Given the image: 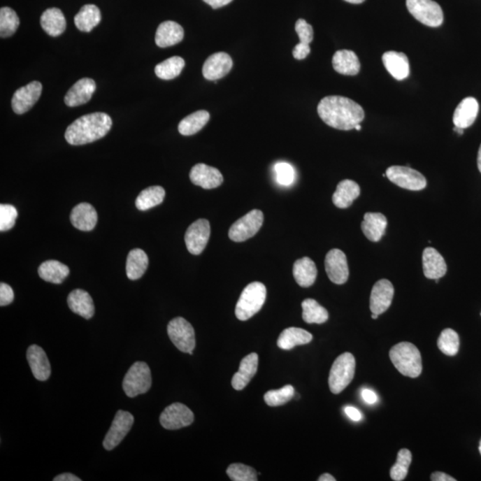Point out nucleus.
Segmentation results:
<instances>
[{"instance_id":"44","label":"nucleus","mask_w":481,"mask_h":481,"mask_svg":"<svg viewBox=\"0 0 481 481\" xmlns=\"http://www.w3.org/2000/svg\"><path fill=\"white\" fill-rule=\"evenodd\" d=\"M294 396V388L292 385H286L282 389L269 391L264 395V401L269 406H279L286 404Z\"/></svg>"},{"instance_id":"1","label":"nucleus","mask_w":481,"mask_h":481,"mask_svg":"<svg viewBox=\"0 0 481 481\" xmlns=\"http://www.w3.org/2000/svg\"><path fill=\"white\" fill-rule=\"evenodd\" d=\"M317 113L326 124L340 131H351L365 119L359 103L340 96L324 97L318 103Z\"/></svg>"},{"instance_id":"56","label":"nucleus","mask_w":481,"mask_h":481,"mask_svg":"<svg viewBox=\"0 0 481 481\" xmlns=\"http://www.w3.org/2000/svg\"><path fill=\"white\" fill-rule=\"evenodd\" d=\"M318 480H320V481H336V479L333 475H331V474H329V473H324V474H323V475H321L320 478H318Z\"/></svg>"},{"instance_id":"24","label":"nucleus","mask_w":481,"mask_h":481,"mask_svg":"<svg viewBox=\"0 0 481 481\" xmlns=\"http://www.w3.org/2000/svg\"><path fill=\"white\" fill-rule=\"evenodd\" d=\"M382 63L386 70L396 80H405L410 73L408 58L401 52H386L382 55Z\"/></svg>"},{"instance_id":"37","label":"nucleus","mask_w":481,"mask_h":481,"mask_svg":"<svg viewBox=\"0 0 481 481\" xmlns=\"http://www.w3.org/2000/svg\"><path fill=\"white\" fill-rule=\"evenodd\" d=\"M210 113L207 110H201L192 113L181 120L178 125V131L183 136H192L199 132L209 122Z\"/></svg>"},{"instance_id":"48","label":"nucleus","mask_w":481,"mask_h":481,"mask_svg":"<svg viewBox=\"0 0 481 481\" xmlns=\"http://www.w3.org/2000/svg\"><path fill=\"white\" fill-rule=\"evenodd\" d=\"M295 31L297 32L299 38H300V42L310 44L311 42L313 41V28H312V26L308 24L304 19H299V20L296 22Z\"/></svg>"},{"instance_id":"4","label":"nucleus","mask_w":481,"mask_h":481,"mask_svg":"<svg viewBox=\"0 0 481 481\" xmlns=\"http://www.w3.org/2000/svg\"><path fill=\"white\" fill-rule=\"evenodd\" d=\"M266 298V288L262 282H253L246 286L236 307V316L247 321L261 310Z\"/></svg>"},{"instance_id":"34","label":"nucleus","mask_w":481,"mask_h":481,"mask_svg":"<svg viewBox=\"0 0 481 481\" xmlns=\"http://www.w3.org/2000/svg\"><path fill=\"white\" fill-rule=\"evenodd\" d=\"M38 275L45 282L60 285L70 274V269L66 265L57 261H47L38 269Z\"/></svg>"},{"instance_id":"12","label":"nucleus","mask_w":481,"mask_h":481,"mask_svg":"<svg viewBox=\"0 0 481 481\" xmlns=\"http://www.w3.org/2000/svg\"><path fill=\"white\" fill-rule=\"evenodd\" d=\"M194 420V412L181 403H174L167 406L160 416L161 426L171 431L189 426Z\"/></svg>"},{"instance_id":"38","label":"nucleus","mask_w":481,"mask_h":481,"mask_svg":"<svg viewBox=\"0 0 481 481\" xmlns=\"http://www.w3.org/2000/svg\"><path fill=\"white\" fill-rule=\"evenodd\" d=\"M165 197V190L160 186H155L143 190L136 200V206L139 210L145 211L161 204Z\"/></svg>"},{"instance_id":"59","label":"nucleus","mask_w":481,"mask_h":481,"mask_svg":"<svg viewBox=\"0 0 481 481\" xmlns=\"http://www.w3.org/2000/svg\"><path fill=\"white\" fill-rule=\"evenodd\" d=\"M454 131L457 132L458 134H459V135H463V134H464V129L457 128V127H456V126H454Z\"/></svg>"},{"instance_id":"55","label":"nucleus","mask_w":481,"mask_h":481,"mask_svg":"<svg viewBox=\"0 0 481 481\" xmlns=\"http://www.w3.org/2000/svg\"><path fill=\"white\" fill-rule=\"evenodd\" d=\"M54 481H81V479L73 474L66 473L54 478Z\"/></svg>"},{"instance_id":"53","label":"nucleus","mask_w":481,"mask_h":481,"mask_svg":"<svg viewBox=\"0 0 481 481\" xmlns=\"http://www.w3.org/2000/svg\"><path fill=\"white\" fill-rule=\"evenodd\" d=\"M431 480L432 481H457L454 478L447 475V474L437 471L431 474Z\"/></svg>"},{"instance_id":"49","label":"nucleus","mask_w":481,"mask_h":481,"mask_svg":"<svg viewBox=\"0 0 481 481\" xmlns=\"http://www.w3.org/2000/svg\"><path fill=\"white\" fill-rule=\"evenodd\" d=\"M15 294L11 286L1 282L0 284V306L5 307L14 301Z\"/></svg>"},{"instance_id":"9","label":"nucleus","mask_w":481,"mask_h":481,"mask_svg":"<svg viewBox=\"0 0 481 481\" xmlns=\"http://www.w3.org/2000/svg\"><path fill=\"white\" fill-rule=\"evenodd\" d=\"M264 215L261 210H253L231 226L229 236L234 242L242 243L254 236L261 229Z\"/></svg>"},{"instance_id":"50","label":"nucleus","mask_w":481,"mask_h":481,"mask_svg":"<svg viewBox=\"0 0 481 481\" xmlns=\"http://www.w3.org/2000/svg\"><path fill=\"white\" fill-rule=\"evenodd\" d=\"M310 44L300 42V43L295 45L294 50L292 51V55H294L295 59L303 60L310 55Z\"/></svg>"},{"instance_id":"15","label":"nucleus","mask_w":481,"mask_h":481,"mask_svg":"<svg viewBox=\"0 0 481 481\" xmlns=\"http://www.w3.org/2000/svg\"><path fill=\"white\" fill-rule=\"evenodd\" d=\"M42 85L38 81H32L28 85L15 91L12 99V108L17 115L27 113L40 99Z\"/></svg>"},{"instance_id":"20","label":"nucleus","mask_w":481,"mask_h":481,"mask_svg":"<svg viewBox=\"0 0 481 481\" xmlns=\"http://www.w3.org/2000/svg\"><path fill=\"white\" fill-rule=\"evenodd\" d=\"M27 360L31 372L38 381H47L51 375V366L47 354L42 347L31 345L28 347Z\"/></svg>"},{"instance_id":"46","label":"nucleus","mask_w":481,"mask_h":481,"mask_svg":"<svg viewBox=\"0 0 481 481\" xmlns=\"http://www.w3.org/2000/svg\"><path fill=\"white\" fill-rule=\"evenodd\" d=\"M276 183L282 187H290L295 182L294 168L287 162H278L274 167Z\"/></svg>"},{"instance_id":"28","label":"nucleus","mask_w":481,"mask_h":481,"mask_svg":"<svg viewBox=\"0 0 481 481\" xmlns=\"http://www.w3.org/2000/svg\"><path fill=\"white\" fill-rule=\"evenodd\" d=\"M387 225H388V221L383 214L367 213L364 216L361 229L367 239L376 243L385 236Z\"/></svg>"},{"instance_id":"29","label":"nucleus","mask_w":481,"mask_h":481,"mask_svg":"<svg viewBox=\"0 0 481 481\" xmlns=\"http://www.w3.org/2000/svg\"><path fill=\"white\" fill-rule=\"evenodd\" d=\"M333 69L343 76H357L360 71V62L357 55L351 50H339L333 57Z\"/></svg>"},{"instance_id":"35","label":"nucleus","mask_w":481,"mask_h":481,"mask_svg":"<svg viewBox=\"0 0 481 481\" xmlns=\"http://www.w3.org/2000/svg\"><path fill=\"white\" fill-rule=\"evenodd\" d=\"M148 257L141 249H134L129 252L127 258L126 273L131 280H138L144 275L148 268Z\"/></svg>"},{"instance_id":"10","label":"nucleus","mask_w":481,"mask_h":481,"mask_svg":"<svg viewBox=\"0 0 481 481\" xmlns=\"http://www.w3.org/2000/svg\"><path fill=\"white\" fill-rule=\"evenodd\" d=\"M386 177L396 186L411 191H420L427 186V180L420 172L404 166L387 168Z\"/></svg>"},{"instance_id":"33","label":"nucleus","mask_w":481,"mask_h":481,"mask_svg":"<svg viewBox=\"0 0 481 481\" xmlns=\"http://www.w3.org/2000/svg\"><path fill=\"white\" fill-rule=\"evenodd\" d=\"M41 27L52 37L64 34L66 29V20L63 12L58 8L47 9L41 18Z\"/></svg>"},{"instance_id":"13","label":"nucleus","mask_w":481,"mask_h":481,"mask_svg":"<svg viewBox=\"0 0 481 481\" xmlns=\"http://www.w3.org/2000/svg\"><path fill=\"white\" fill-rule=\"evenodd\" d=\"M210 236L209 221L200 219L188 227L185 242L188 252L193 255H199L204 251Z\"/></svg>"},{"instance_id":"27","label":"nucleus","mask_w":481,"mask_h":481,"mask_svg":"<svg viewBox=\"0 0 481 481\" xmlns=\"http://www.w3.org/2000/svg\"><path fill=\"white\" fill-rule=\"evenodd\" d=\"M184 38V29L178 22H162L156 31L155 43L160 48L172 47L180 43Z\"/></svg>"},{"instance_id":"11","label":"nucleus","mask_w":481,"mask_h":481,"mask_svg":"<svg viewBox=\"0 0 481 481\" xmlns=\"http://www.w3.org/2000/svg\"><path fill=\"white\" fill-rule=\"evenodd\" d=\"M133 424H134V416L131 412L123 410L117 412L103 442L105 450L110 451L119 446L120 442L124 440L127 434L131 430Z\"/></svg>"},{"instance_id":"17","label":"nucleus","mask_w":481,"mask_h":481,"mask_svg":"<svg viewBox=\"0 0 481 481\" xmlns=\"http://www.w3.org/2000/svg\"><path fill=\"white\" fill-rule=\"evenodd\" d=\"M189 177L192 183L203 187V189H214L219 187L224 180L222 174L217 168L204 164L194 166Z\"/></svg>"},{"instance_id":"42","label":"nucleus","mask_w":481,"mask_h":481,"mask_svg":"<svg viewBox=\"0 0 481 481\" xmlns=\"http://www.w3.org/2000/svg\"><path fill=\"white\" fill-rule=\"evenodd\" d=\"M438 347L445 355L456 356L460 347V339L457 331L450 328L442 331L438 340Z\"/></svg>"},{"instance_id":"31","label":"nucleus","mask_w":481,"mask_h":481,"mask_svg":"<svg viewBox=\"0 0 481 481\" xmlns=\"http://www.w3.org/2000/svg\"><path fill=\"white\" fill-rule=\"evenodd\" d=\"M294 276L295 281L301 287L307 288L313 285L316 282L317 269L315 262L308 257L298 259L294 265Z\"/></svg>"},{"instance_id":"52","label":"nucleus","mask_w":481,"mask_h":481,"mask_svg":"<svg viewBox=\"0 0 481 481\" xmlns=\"http://www.w3.org/2000/svg\"><path fill=\"white\" fill-rule=\"evenodd\" d=\"M344 411H345L347 417L354 422H359L362 419V415H361L359 409L353 408V406H346Z\"/></svg>"},{"instance_id":"26","label":"nucleus","mask_w":481,"mask_h":481,"mask_svg":"<svg viewBox=\"0 0 481 481\" xmlns=\"http://www.w3.org/2000/svg\"><path fill=\"white\" fill-rule=\"evenodd\" d=\"M70 310L79 316L90 320L95 314V305L89 292L76 289L71 292L67 298Z\"/></svg>"},{"instance_id":"47","label":"nucleus","mask_w":481,"mask_h":481,"mask_svg":"<svg viewBox=\"0 0 481 481\" xmlns=\"http://www.w3.org/2000/svg\"><path fill=\"white\" fill-rule=\"evenodd\" d=\"M17 217L18 211L15 206L10 204H1L0 206V231L6 232L12 229Z\"/></svg>"},{"instance_id":"21","label":"nucleus","mask_w":481,"mask_h":481,"mask_svg":"<svg viewBox=\"0 0 481 481\" xmlns=\"http://www.w3.org/2000/svg\"><path fill=\"white\" fill-rule=\"evenodd\" d=\"M422 268L425 278L440 279L446 275L447 266L443 257L436 249L428 247L422 253Z\"/></svg>"},{"instance_id":"23","label":"nucleus","mask_w":481,"mask_h":481,"mask_svg":"<svg viewBox=\"0 0 481 481\" xmlns=\"http://www.w3.org/2000/svg\"><path fill=\"white\" fill-rule=\"evenodd\" d=\"M259 366L258 354L251 353L240 361L238 372L233 376L232 386L236 391L245 389L253 376L256 375Z\"/></svg>"},{"instance_id":"39","label":"nucleus","mask_w":481,"mask_h":481,"mask_svg":"<svg viewBox=\"0 0 481 481\" xmlns=\"http://www.w3.org/2000/svg\"><path fill=\"white\" fill-rule=\"evenodd\" d=\"M302 318L308 324H324L329 318L328 311L313 299H307L301 304Z\"/></svg>"},{"instance_id":"43","label":"nucleus","mask_w":481,"mask_h":481,"mask_svg":"<svg viewBox=\"0 0 481 481\" xmlns=\"http://www.w3.org/2000/svg\"><path fill=\"white\" fill-rule=\"evenodd\" d=\"M412 461L411 452L406 448H403L399 452L398 457L394 466L391 469L392 480L395 481H402L405 479L408 473L409 466Z\"/></svg>"},{"instance_id":"45","label":"nucleus","mask_w":481,"mask_h":481,"mask_svg":"<svg viewBox=\"0 0 481 481\" xmlns=\"http://www.w3.org/2000/svg\"><path fill=\"white\" fill-rule=\"evenodd\" d=\"M227 475L233 481H257L258 475L253 468L243 464H233L227 468Z\"/></svg>"},{"instance_id":"41","label":"nucleus","mask_w":481,"mask_h":481,"mask_svg":"<svg viewBox=\"0 0 481 481\" xmlns=\"http://www.w3.org/2000/svg\"><path fill=\"white\" fill-rule=\"evenodd\" d=\"M20 24L18 15L10 8L0 9V37L8 38L15 34Z\"/></svg>"},{"instance_id":"18","label":"nucleus","mask_w":481,"mask_h":481,"mask_svg":"<svg viewBox=\"0 0 481 481\" xmlns=\"http://www.w3.org/2000/svg\"><path fill=\"white\" fill-rule=\"evenodd\" d=\"M233 68V60L229 55L220 52L211 55L203 67V74L208 80L217 81L227 76Z\"/></svg>"},{"instance_id":"61","label":"nucleus","mask_w":481,"mask_h":481,"mask_svg":"<svg viewBox=\"0 0 481 481\" xmlns=\"http://www.w3.org/2000/svg\"><path fill=\"white\" fill-rule=\"evenodd\" d=\"M355 129H357V131H361V126H360V124H357V125L356 126Z\"/></svg>"},{"instance_id":"51","label":"nucleus","mask_w":481,"mask_h":481,"mask_svg":"<svg viewBox=\"0 0 481 481\" xmlns=\"http://www.w3.org/2000/svg\"><path fill=\"white\" fill-rule=\"evenodd\" d=\"M361 394H362L364 401L368 405H375L377 401H378V396L371 389H364Z\"/></svg>"},{"instance_id":"60","label":"nucleus","mask_w":481,"mask_h":481,"mask_svg":"<svg viewBox=\"0 0 481 481\" xmlns=\"http://www.w3.org/2000/svg\"><path fill=\"white\" fill-rule=\"evenodd\" d=\"M378 317H379V315H377V314H372V318H373V320H377V318H378Z\"/></svg>"},{"instance_id":"19","label":"nucleus","mask_w":481,"mask_h":481,"mask_svg":"<svg viewBox=\"0 0 481 481\" xmlns=\"http://www.w3.org/2000/svg\"><path fill=\"white\" fill-rule=\"evenodd\" d=\"M96 85L95 81L89 78H83L78 80L73 87L68 91L64 103L67 106L76 107L89 102L94 92H95Z\"/></svg>"},{"instance_id":"2","label":"nucleus","mask_w":481,"mask_h":481,"mask_svg":"<svg viewBox=\"0 0 481 481\" xmlns=\"http://www.w3.org/2000/svg\"><path fill=\"white\" fill-rule=\"evenodd\" d=\"M113 120L105 113H93L80 117L68 127L66 139L70 145L89 144L103 138L112 129Z\"/></svg>"},{"instance_id":"8","label":"nucleus","mask_w":481,"mask_h":481,"mask_svg":"<svg viewBox=\"0 0 481 481\" xmlns=\"http://www.w3.org/2000/svg\"><path fill=\"white\" fill-rule=\"evenodd\" d=\"M406 6L410 14L422 24L440 27L443 24V11L433 0H406Z\"/></svg>"},{"instance_id":"62","label":"nucleus","mask_w":481,"mask_h":481,"mask_svg":"<svg viewBox=\"0 0 481 481\" xmlns=\"http://www.w3.org/2000/svg\"><path fill=\"white\" fill-rule=\"evenodd\" d=\"M479 450H480V453L481 454V440H480V443Z\"/></svg>"},{"instance_id":"30","label":"nucleus","mask_w":481,"mask_h":481,"mask_svg":"<svg viewBox=\"0 0 481 481\" xmlns=\"http://www.w3.org/2000/svg\"><path fill=\"white\" fill-rule=\"evenodd\" d=\"M360 187L355 181L346 180L338 184L333 196L334 206L340 209H347L359 196Z\"/></svg>"},{"instance_id":"3","label":"nucleus","mask_w":481,"mask_h":481,"mask_svg":"<svg viewBox=\"0 0 481 481\" xmlns=\"http://www.w3.org/2000/svg\"><path fill=\"white\" fill-rule=\"evenodd\" d=\"M389 359L401 375L417 378L422 371L420 351L411 343H401L392 347Z\"/></svg>"},{"instance_id":"36","label":"nucleus","mask_w":481,"mask_h":481,"mask_svg":"<svg viewBox=\"0 0 481 481\" xmlns=\"http://www.w3.org/2000/svg\"><path fill=\"white\" fill-rule=\"evenodd\" d=\"M101 12L95 5H85L74 17L76 27L80 31L90 32L101 22Z\"/></svg>"},{"instance_id":"40","label":"nucleus","mask_w":481,"mask_h":481,"mask_svg":"<svg viewBox=\"0 0 481 481\" xmlns=\"http://www.w3.org/2000/svg\"><path fill=\"white\" fill-rule=\"evenodd\" d=\"M185 67V61L180 57H172L156 66V76L161 80H173L180 76Z\"/></svg>"},{"instance_id":"7","label":"nucleus","mask_w":481,"mask_h":481,"mask_svg":"<svg viewBox=\"0 0 481 481\" xmlns=\"http://www.w3.org/2000/svg\"><path fill=\"white\" fill-rule=\"evenodd\" d=\"M168 336L172 343L181 352L193 355L196 347V333L189 322L183 317H175L168 324Z\"/></svg>"},{"instance_id":"22","label":"nucleus","mask_w":481,"mask_h":481,"mask_svg":"<svg viewBox=\"0 0 481 481\" xmlns=\"http://www.w3.org/2000/svg\"><path fill=\"white\" fill-rule=\"evenodd\" d=\"M70 219L76 229L89 232L95 229L97 223V213L91 204L82 203L73 208Z\"/></svg>"},{"instance_id":"14","label":"nucleus","mask_w":481,"mask_h":481,"mask_svg":"<svg viewBox=\"0 0 481 481\" xmlns=\"http://www.w3.org/2000/svg\"><path fill=\"white\" fill-rule=\"evenodd\" d=\"M324 265L328 278L333 284H345L350 275L345 253L339 249L331 250L327 253Z\"/></svg>"},{"instance_id":"58","label":"nucleus","mask_w":481,"mask_h":481,"mask_svg":"<svg viewBox=\"0 0 481 481\" xmlns=\"http://www.w3.org/2000/svg\"><path fill=\"white\" fill-rule=\"evenodd\" d=\"M345 1L351 3V4H361L365 1V0H345Z\"/></svg>"},{"instance_id":"25","label":"nucleus","mask_w":481,"mask_h":481,"mask_svg":"<svg viewBox=\"0 0 481 481\" xmlns=\"http://www.w3.org/2000/svg\"><path fill=\"white\" fill-rule=\"evenodd\" d=\"M479 113V103L474 97H466L454 110L453 122L457 128L467 129L475 122Z\"/></svg>"},{"instance_id":"32","label":"nucleus","mask_w":481,"mask_h":481,"mask_svg":"<svg viewBox=\"0 0 481 481\" xmlns=\"http://www.w3.org/2000/svg\"><path fill=\"white\" fill-rule=\"evenodd\" d=\"M313 340V336L301 328L290 327L282 331L278 340V346L282 350H290L296 346L305 345Z\"/></svg>"},{"instance_id":"54","label":"nucleus","mask_w":481,"mask_h":481,"mask_svg":"<svg viewBox=\"0 0 481 481\" xmlns=\"http://www.w3.org/2000/svg\"><path fill=\"white\" fill-rule=\"evenodd\" d=\"M203 1L207 3L208 5L210 6L211 8L217 9L229 5V3L233 1V0H203Z\"/></svg>"},{"instance_id":"6","label":"nucleus","mask_w":481,"mask_h":481,"mask_svg":"<svg viewBox=\"0 0 481 481\" xmlns=\"http://www.w3.org/2000/svg\"><path fill=\"white\" fill-rule=\"evenodd\" d=\"M152 386L150 367L145 362L133 364L123 379V391L129 398L145 394Z\"/></svg>"},{"instance_id":"5","label":"nucleus","mask_w":481,"mask_h":481,"mask_svg":"<svg viewBox=\"0 0 481 481\" xmlns=\"http://www.w3.org/2000/svg\"><path fill=\"white\" fill-rule=\"evenodd\" d=\"M356 371V360L352 354H341L334 361L329 375L330 391L340 394L352 382Z\"/></svg>"},{"instance_id":"16","label":"nucleus","mask_w":481,"mask_h":481,"mask_svg":"<svg viewBox=\"0 0 481 481\" xmlns=\"http://www.w3.org/2000/svg\"><path fill=\"white\" fill-rule=\"evenodd\" d=\"M394 287L391 282L382 279L373 285L370 296V310L373 314L381 315L391 307Z\"/></svg>"},{"instance_id":"57","label":"nucleus","mask_w":481,"mask_h":481,"mask_svg":"<svg viewBox=\"0 0 481 481\" xmlns=\"http://www.w3.org/2000/svg\"><path fill=\"white\" fill-rule=\"evenodd\" d=\"M478 168H479V171H480L481 173V145L480 148L479 152H478Z\"/></svg>"}]
</instances>
